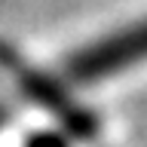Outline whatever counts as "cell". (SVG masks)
Returning a JSON list of instances; mask_svg holds the SVG:
<instances>
[{"label":"cell","mask_w":147,"mask_h":147,"mask_svg":"<svg viewBox=\"0 0 147 147\" xmlns=\"http://www.w3.org/2000/svg\"><path fill=\"white\" fill-rule=\"evenodd\" d=\"M28 147H64V141L58 135H37V138H31Z\"/></svg>","instance_id":"2"},{"label":"cell","mask_w":147,"mask_h":147,"mask_svg":"<svg viewBox=\"0 0 147 147\" xmlns=\"http://www.w3.org/2000/svg\"><path fill=\"white\" fill-rule=\"evenodd\" d=\"M147 58V22H138L135 28L117 31L98 43L86 46L67 61V77L74 83H95L101 77H110L119 67H129Z\"/></svg>","instance_id":"1"}]
</instances>
